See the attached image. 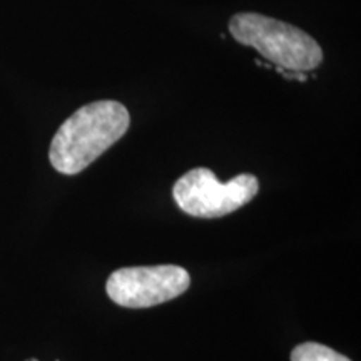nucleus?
Wrapping results in <instances>:
<instances>
[{
	"label": "nucleus",
	"instance_id": "1",
	"mask_svg": "<svg viewBox=\"0 0 361 361\" xmlns=\"http://www.w3.org/2000/svg\"><path fill=\"white\" fill-rule=\"evenodd\" d=\"M129 126V111L121 102L85 104L54 135L49 151L52 168L66 176L82 173L128 133Z\"/></svg>",
	"mask_w": 361,
	"mask_h": 361
},
{
	"label": "nucleus",
	"instance_id": "6",
	"mask_svg": "<svg viewBox=\"0 0 361 361\" xmlns=\"http://www.w3.org/2000/svg\"><path fill=\"white\" fill-rule=\"evenodd\" d=\"M29 361H37V360H29Z\"/></svg>",
	"mask_w": 361,
	"mask_h": 361
},
{
	"label": "nucleus",
	"instance_id": "4",
	"mask_svg": "<svg viewBox=\"0 0 361 361\" xmlns=\"http://www.w3.org/2000/svg\"><path fill=\"white\" fill-rule=\"evenodd\" d=\"M191 276L174 264L121 268L106 283L107 296L124 308H151L188 291Z\"/></svg>",
	"mask_w": 361,
	"mask_h": 361
},
{
	"label": "nucleus",
	"instance_id": "2",
	"mask_svg": "<svg viewBox=\"0 0 361 361\" xmlns=\"http://www.w3.org/2000/svg\"><path fill=\"white\" fill-rule=\"evenodd\" d=\"M229 34L284 71H313L323 62L322 45L310 34L273 17L255 12L236 13L229 20Z\"/></svg>",
	"mask_w": 361,
	"mask_h": 361
},
{
	"label": "nucleus",
	"instance_id": "5",
	"mask_svg": "<svg viewBox=\"0 0 361 361\" xmlns=\"http://www.w3.org/2000/svg\"><path fill=\"white\" fill-rule=\"evenodd\" d=\"M291 361H351L348 356L338 353L322 343H301L291 351Z\"/></svg>",
	"mask_w": 361,
	"mask_h": 361
},
{
	"label": "nucleus",
	"instance_id": "3",
	"mask_svg": "<svg viewBox=\"0 0 361 361\" xmlns=\"http://www.w3.org/2000/svg\"><path fill=\"white\" fill-rule=\"evenodd\" d=\"M258 191L259 180L252 174H239L221 183L211 169L196 168L176 180L173 196L186 214L214 219L246 206Z\"/></svg>",
	"mask_w": 361,
	"mask_h": 361
}]
</instances>
